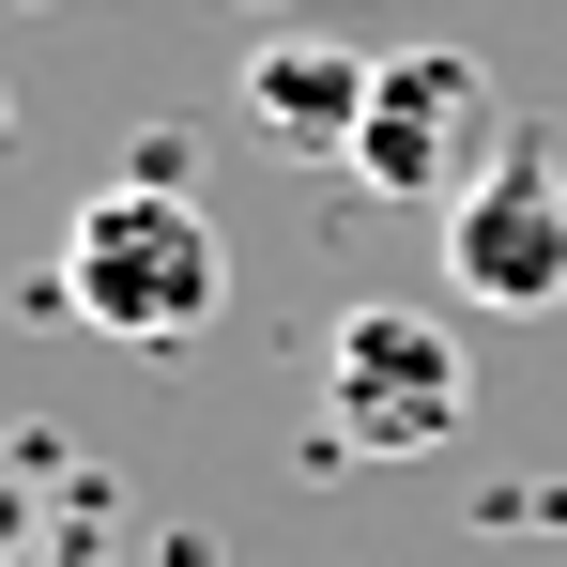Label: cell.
I'll return each instance as SVG.
<instances>
[{
  "label": "cell",
  "instance_id": "obj_1",
  "mask_svg": "<svg viewBox=\"0 0 567 567\" xmlns=\"http://www.w3.org/2000/svg\"><path fill=\"white\" fill-rule=\"evenodd\" d=\"M215 291H230V246H215V215L169 185V154L62 215V307L93 322L107 353H185L199 322H215Z\"/></svg>",
  "mask_w": 567,
  "mask_h": 567
},
{
  "label": "cell",
  "instance_id": "obj_2",
  "mask_svg": "<svg viewBox=\"0 0 567 567\" xmlns=\"http://www.w3.org/2000/svg\"><path fill=\"white\" fill-rule=\"evenodd\" d=\"M506 154V93H491V62L475 47H399L369 78V123H353V185H383V199H445L475 185Z\"/></svg>",
  "mask_w": 567,
  "mask_h": 567
},
{
  "label": "cell",
  "instance_id": "obj_3",
  "mask_svg": "<svg viewBox=\"0 0 567 567\" xmlns=\"http://www.w3.org/2000/svg\"><path fill=\"white\" fill-rule=\"evenodd\" d=\"M461 338L430 322V307H353L338 338H322V430L353 445V461H414V445H445L461 430Z\"/></svg>",
  "mask_w": 567,
  "mask_h": 567
},
{
  "label": "cell",
  "instance_id": "obj_4",
  "mask_svg": "<svg viewBox=\"0 0 567 567\" xmlns=\"http://www.w3.org/2000/svg\"><path fill=\"white\" fill-rule=\"evenodd\" d=\"M445 277H461V307H506V322L567 307V154L553 138L506 123V154L445 199Z\"/></svg>",
  "mask_w": 567,
  "mask_h": 567
},
{
  "label": "cell",
  "instance_id": "obj_5",
  "mask_svg": "<svg viewBox=\"0 0 567 567\" xmlns=\"http://www.w3.org/2000/svg\"><path fill=\"white\" fill-rule=\"evenodd\" d=\"M369 78H383V62H353L338 31H277V47L246 62V123H261L277 154H338V169H353V123H369Z\"/></svg>",
  "mask_w": 567,
  "mask_h": 567
},
{
  "label": "cell",
  "instance_id": "obj_6",
  "mask_svg": "<svg viewBox=\"0 0 567 567\" xmlns=\"http://www.w3.org/2000/svg\"><path fill=\"white\" fill-rule=\"evenodd\" d=\"M0 553H16V475H0Z\"/></svg>",
  "mask_w": 567,
  "mask_h": 567
},
{
  "label": "cell",
  "instance_id": "obj_7",
  "mask_svg": "<svg viewBox=\"0 0 567 567\" xmlns=\"http://www.w3.org/2000/svg\"><path fill=\"white\" fill-rule=\"evenodd\" d=\"M62 567H93V522H78V537H62Z\"/></svg>",
  "mask_w": 567,
  "mask_h": 567
},
{
  "label": "cell",
  "instance_id": "obj_8",
  "mask_svg": "<svg viewBox=\"0 0 567 567\" xmlns=\"http://www.w3.org/2000/svg\"><path fill=\"white\" fill-rule=\"evenodd\" d=\"M0 567H16V553H0Z\"/></svg>",
  "mask_w": 567,
  "mask_h": 567
}]
</instances>
